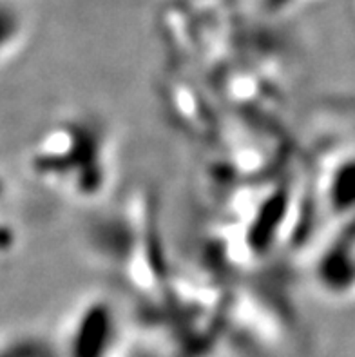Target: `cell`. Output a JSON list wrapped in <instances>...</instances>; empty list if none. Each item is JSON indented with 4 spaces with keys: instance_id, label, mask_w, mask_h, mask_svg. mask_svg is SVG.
Here are the masks:
<instances>
[{
    "instance_id": "6da1fadb",
    "label": "cell",
    "mask_w": 355,
    "mask_h": 357,
    "mask_svg": "<svg viewBox=\"0 0 355 357\" xmlns=\"http://www.w3.org/2000/svg\"><path fill=\"white\" fill-rule=\"evenodd\" d=\"M27 171L73 204H95L114 181V142L104 123L73 114L45 126L27 147Z\"/></svg>"
},
{
    "instance_id": "7a4b0ae2",
    "label": "cell",
    "mask_w": 355,
    "mask_h": 357,
    "mask_svg": "<svg viewBox=\"0 0 355 357\" xmlns=\"http://www.w3.org/2000/svg\"><path fill=\"white\" fill-rule=\"evenodd\" d=\"M4 357H59L56 343L36 335H15L4 343Z\"/></svg>"
}]
</instances>
